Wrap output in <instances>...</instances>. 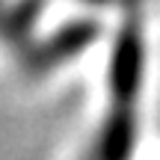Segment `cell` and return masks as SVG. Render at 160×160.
<instances>
[{
    "label": "cell",
    "mask_w": 160,
    "mask_h": 160,
    "mask_svg": "<svg viewBox=\"0 0 160 160\" xmlns=\"http://www.w3.org/2000/svg\"><path fill=\"white\" fill-rule=\"evenodd\" d=\"M139 0H128L125 24L119 30L110 62V113L101 125L98 142L89 160H131L137 139V98L142 89L145 42Z\"/></svg>",
    "instance_id": "1"
},
{
    "label": "cell",
    "mask_w": 160,
    "mask_h": 160,
    "mask_svg": "<svg viewBox=\"0 0 160 160\" xmlns=\"http://www.w3.org/2000/svg\"><path fill=\"white\" fill-rule=\"evenodd\" d=\"M95 33H98V24H89V21H80V24H71V27L59 30L45 48L36 51V59H33L36 68L42 71V68H48V65H53V62L68 59L71 53H77L80 48L89 45V42L95 39Z\"/></svg>",
    "instance_id": "2"
},
{
    "label": "cell",
    "mask_w": 160,
    "mask_h": 160,
    "mask_svg": "<svg viewBox=\"0 0 160 160\" xmlns=\"http://www.w3.org/2000/svg\"><path fill=\"white\" fill-rule=\"evenodd\" d=\"M95 3H98V0H95Z\"/></svg>",
    "instance_id": "3"
}]
</instances>
